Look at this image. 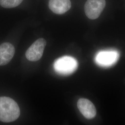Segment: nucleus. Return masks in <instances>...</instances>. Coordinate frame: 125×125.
I'll return each instance as SVG.
<instances>
[{"label":"nucleus","instance_id":"nucleus-4","mask_svg":"<svg viewBox=\"0 0 125 125\" xmlns=\"http://www.w3.org/2000/svg\"><path fill=\"white\" fill-rule=\"evenodd\" d=\"M105 6V0H87L84 5L85 14L91 20L96 19L102 13Z\"/></svg>","mask_w":125,"mask_h":125},{"label":"nucleus","instance_id":"nucleus-2","mask_svg":"<svg viewBox=\"0 0 125 125\" xmlns=\"http://www.w3.org/2000/svg\"><path fill=\"white\" fill-rule=\"evenodd\" d=\"M78 63L75 58L70 56H64L56 60L54 68L55 71L62 75H69L75 72Z\"/></svg>","mask_w":125,"mask_h":125},{"label":"nucleus","instance_id":"nucleus-5","mask_svg":"<svg viewBox=\"0 0 125 125\" xmlns=\"http://www.w3.org/2000/svg\"><path fill=\"white\" fill-rule=\"evenodd\" d=\"M46 42L43 38H40L36 40L30 47L27 50L26 56L30 61H37L42 57Z\"/></svg>","mask_w":125,"mask_h":125},{"label":"nucleus","instance_id":"nucleus-1","mask_svg":"<svg viewBox=\"0 0 125 125\" xmlns=\"http://www.w3.org/2000/svg\"><path fill=\"white\" fill-rule=\"evenodd\" d=\"M20 115V108L13 100L5 96L0 97V121L6 123L13 122Z\"/></svg>","mask_w":125,"mask_h":125},{"label":"nucleus","instance_id":"nucleus-8","mask_svg":"<svg viewBox=\"0 0 125 125\" xmlns=\"http://www.w3.org/2000/svg\"><path fill=\"white\" fill-rule=\"evenodd\" d=\"M72 4L70 0H50L49 7L54 13L62 14L71 9Z\"/></svg>","mask_w":125,"mask_h":125},{"label":"nucleus","instance_id":"nucleus-3","mask_svg":"<svg viewBox=\"0 0 125 125\" xmlns=\"http://www.w3.org/2000/svg\"><path fill=\"white\" fill-rule=\"evenodd\" d=\"M119 57V52L115 50L102 51L96 54L95 62L101 67H111L116 63Z\"/></svg>","mask_w":125,"mask_h":125},{"label":"nucleus","instance_id":"nucleus-7","mask_svg":"<svg viewBox=\"0 0 125 125\" xmlns=\"http://www.w3.org/2000/svg\"><path fill=\"white\" fill-rule=\"evenodd\" d=\"M15 53V48L11 44L6 42L0 45V66L6 65L11 60Z\"/></svg>","mask_w":125,"mask_h":125},{"label":"nucleus","instance_id":"nucleus-6","mask_svg":"<svg viewBox=\"0 0 125 125\" xmlns=\"http://www.w3.org/2000/svg\"><path fill=\"white\" fill-rule=\"evenodd\" d=\"M77 105L80 112L86 118L91 119L96 115V108L93 103L88 99H80L77 102Z\"/></svg>","mask_w":125,"mask_h":125},{"label":"nucleus","instance_id":"nucleus-9","mask_svg":"<svg viewBox=\"0 0 125 125\" xmlns=\"http://www.w3.org/2000/svg\"><path fill=\"white\" fill-rule=\"evenodd\" d=\"M23 0H0V5L7 9L15 8L19 6Z\"/></svg>","mask_w":125,"mask_h":125}]
</instances>
